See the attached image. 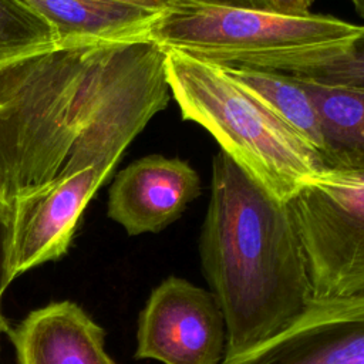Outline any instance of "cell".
Here are the masks:
<instances>
[{
    "label": "cell",
    "mask_w": 364,
    "mask_h": 364,
    "mask_svg": "<svg viewBox=\"0 0 364 364\" xmlns=\"http://www.w3.org/2000/svg\"><path fill=\"white\" fill-rule=\"evenodd\" d=\"M53 27L58 46L149 38L158 11L121 0H26Z\"/></svg>",
    "instance_id": "10"
},
{
    "label": "cell",
    "mask_w": 364,
    "mask_h": 364,
    "mask_svg": "<svg viewBox=\"0 0 364 364\" xmlns=\"http://www.w3.org/2000/svg\"><path fill=\"white\" fill-rule=\"evenodd\" d=\"M228 331L216 296L169 276L151 293L139 314L135 358L162 364H222Z\"/></svg>",
    "instance_id": "6"
},
{
    "label": "cell",
    "mask_w": 364,
    "mask_h": 364,
    "mask_svg": "<svg viewBox=\"0 0 364 364\" xmlns=\"http://www.w3.org/2000/svg\"><path fill=\"white\" fill-rule=\"evenodd\" d=\"M277 71L326 87L364 91V26L346 46L296 60Z\"/></svg>",
    "instance_id": "14"
},
{
    "label": "cell",
    "mask_w": 364,
    "mask_h": 364,
    "mask_svg": "<svg viewBox=\"0 0 364 364\" xmlns=\"http://www.w3.org/2000/svg\"><path fill=\"white\" fill-rule=\"evenodd\" d=\"M360 26L334 16H284L242 7L178 0L159 13L149 38L219 65L279 70L299 58L340 48Z\"/></svg>",
    "instance_id": "4"
},
{
    "label": "cell",
    "mask_w": 364,
    "mask_h": 364,
    "mask_svg": "<svg viewBox=\"0 0 364 364\" xmlns=\"http://www.w3.org/2000/svg\"><path fill=\"white\" fill-rule=\"evenodd\" d=\"M287 203L313 301L364 296V172L327 168Z\"/></svg>",
    "instance_id": "5"
},
{
    "label": "cell",
    "mask_w": 364,
    "mask_h": 364,
    "mask_svg": "<svg viewBox=\"0 0 364 364\" xmlns=\"http://www.w3.org/2000/svg\"><path fill=\"white\" fill-rule=\"evenodd\" d=\"M17 364H115L104 330L74 301L33 310L10 330Z\"/></svg>",
    "instance_id": "9"
},
{
    "label": "cell",
    "mask_w": 364,
    "mask_h": 364,
    "mask_svg": "<svg viewBox=\"0 0 364 364\" xmlns=\"http://www.w3.org/2000/svg\"><path fill=\"white\" fill-rule=\"evenodd\" d=\"M55 47V31L33 6L0 0V71Z\"/></svg>",
    "instance_id": "13"
},
{
    "label": "cell",
    "mask_w": 364,
    "mask_h": 364,
    "mask_svg": "<svg viewBox=\"0 0 364 364\" xmlns=\"http://www.w3.org/2000/svg\"><path fill=\"white\" fill-rule=\"evenodd\" d=\"M269 3L274 13L284 16H306L310 13L303 0H269Z\"/></svg>",
    "instance_id": "17"
},
{
    "label": "cell",
    "mask_w": 364,
    "mask_h": 364,
    "mask_svg": "<svg viewBox=\"0 0 364 364\" xmlns=\"http://www.w3.org/2000/svg\"><path fill=\"white\" fill-rule=\"evenodd\" d=\"M121 1L131 3L135 6L145 7L148 10H152V11L162 13V11L168 10L169 7H172L178 0H121Z\"/></svg>",
    "instance_id": "18"
},
{
    "label": "cell",
    "mask_w": 364,
    "mask_h": 364,
    "mask_svg": "<svg viewBox=\"0 0 364 364\" xmlns=\"http://www.w3.org/2000/svg\"><path fill=\"white\" fill-rule=\"evenodd\" d=\"M313 1H314V0H303V3H304V6H306V7H307V9H309V7H310V6H311V4H313Z\"/></svg>",
    "instance_id": "21"
},
{
    "label": "cell",
    "mask_w": 364,
    "mask_h": 364,
    "mask_svg": "<svg viewBox=\"0 0 364 364\" xmlns=\"http://www.w3.org/2000/svg\"><path fill=\"white\" fill-rule=\"evenodd\" d=\"M166 81L183 119L203 127L255 181L287 202L323 173L321 155L218 64L165 50Z\"/></svg>",
    "instance_id": "3"
},
{
    "label": "cell",
    "mask_w": 364,
    "mask_h": 364,
    "mask_svg": "<svg viewBox=\"0 0 364 364\" xmlns=\"http://www.w3.org/2000/svg\"><path fill=\"white\" fill-rule=\"evenodd\" d=\"M11 283L9 269V215L0 219V337L7 331L6 320L1 314V297L7 286Z\"/></svg>",
    "instance_id": "15"
},
{
    "label": "cell",
    "mask_w": 364,
    "mask_h": 364,
    "mask_svg": "<svg viewBox=\"0 0 364 364\" xmlns=\"http://www.w3.org/2000/svg\"><path fill=\"white\" fill-rule=\"evenodd\" d=\"M151 38L58 46L0 71V195L9 206L63 189L92 198L169 104Z\"/></svg>",
    "instance_id": "1"
},
{
    "label": "cell",
    "mask_w": 364,
    "mask_h": 364,
    "mask_svg": "<svg viewBox=\"0 0 364 364\" xmlns=\"http://www.w3.org/2000/svg\"><path fill=\"white\" fill-rule=\"evenodd\" d=\"M358 16L364 17V0H350Z\"/></svg>",
    "instance_id": "20"
},
{
    "label": "cell",
    "mask_w": 364,
    "mask_h": 364,
    "mask_svg": "<svg viewBox=\"0 0 364 364\" xmlns=\"http://www.w3.org/2000/svg\"><path fill=\"white\" fill-rule=\"evenodd\" d=\"M222 364H364V296L313 301L280 334Z\"/></svg>",
    "instance_id": "7"
},
{
    "label": "cell",
    "mask_w": 364,
    "mask_h": 364,
    "mask_svg": "<svg viewBox=\"0 0 364 364\" xmlns=\"http://www.w3.org/2000/svg\"><path fill=\"white\" fill-rule=\"evenodd\" d=\"M188 1L212 4V6H228V7H242V9H252V10H262V11H273L269 0H188Z\"/></svg>",
    "instance_id": "16"
},
{
    "label": "cell",
    "mask_w": 364,
    "mask_h": 364,
    "mask_svg": "<svg viewBox=\"0 0 364 364\" xmlns=\"http://www.w3.org/2000/svg\"><path fill=\"white\" fill-rule=\"evenodd\" d=\"M199 257L225 316V360L280 334L313 303L304 250L289 203L223 151L212 159Z\"/></svg>",
    "instance_id": "2"
},
{
    "label": "cell",
    "mask_w": 364,
    "mask_h": 364,
    "mask_svg": "<svg viewBox=\"0 0 364 364\" xmlns=\"http://www.w3.org/2000/svg\"><path fill=\"white\" fill-rule=\"evenodd\" d=\"M299 81L320 117L326 166L364 172V91Z\"/></svg>",
    "instance_id": "11"
},
{
    "label": "cell",
    "mask_w": 364,
    "mask_h": 364,
    "mask_svg": "<svg viewBox=\"0 0 364 364\" xmlns=\"http://www.w3.org/2000/svg\"><path fill=\"white\" fill-rule=\"evenodd\" d=\"M9 210H10V206L9 203L3 199V196L0 195V219L6 218L9 215Z\"/></svg>",
    "instance_id": "19"
},
{
    "label": "cell",
    "mask_w": 364,
    "mask_h": 364,
    "mask_svg": "<svg viewBox=\"0 0 364 364\" xmlns=\"http://www.w3.org/2000/svg\"><path fill=\"white\" fill-rule=\"evenodd\" d=\"M220 68L257 97L274 115L321 155L323 134L320 117L316 104L297 78L279 71L247 65H220Z\"/></svg>",
    "instance_id": "12"
},
{
    "label": "cell",
    "mask_w": 364,
    "mask_h": 364,
    "mask_svg": "<svg viewBox=\"0 0 364 364\" xmlns=\"http://www.w3.org/2000/svg\"><path fill=\"white\" fill-rule=\"evenodd\" d=\"M199 195L200 178L186 161L152 154L115 176L108 216L128 235L156 233L175 222Z\"/></svg>",
    "instance_id": "8"
}]
</instances>
